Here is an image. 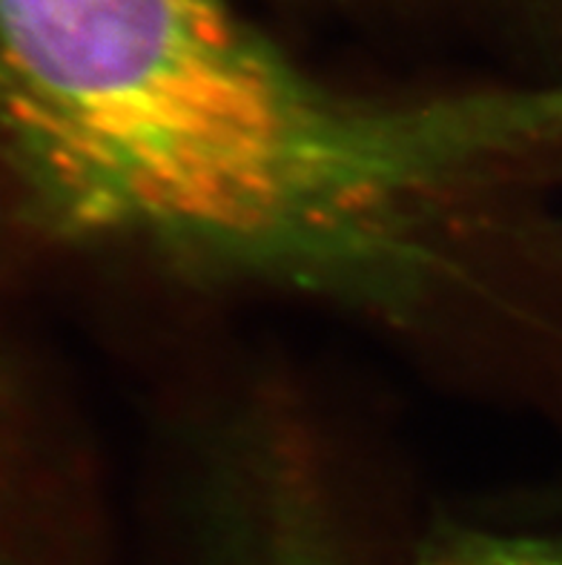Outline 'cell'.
I'll return each mask as SVG.
<instances>
[{"label": "cell", "mask_w": 562, "mask_h": 565, "mask_svg": "<svg viewBox=\"0 0 562 565\" xmlns=\"http://www.w3.org/2000/svg\"><path fill=\"white\" fill-rule=\"evenodd\" d=\"M562 143V86L364 98L230 0H0V147L61 236L407 313L468 215Z\"/></svg>", "instance_id": "1"}, {"label": "cell", "mask_w": 562, "mask_h": 565, "mask_svg": "<svg viewBox=\"0 0 562 565\" xmlns=\"http://www.w3.org/2000/svg\"><path fill=\"white\" fill-rule=\"evenodd\" d=\"M219 457L176 565H373L296 454L247 434Z\"/></svg>", "instance_id": "2"}, {"label": "cell", "mask_w": 562, "mask_h": 565, "mask_svg": "<svg viewBox=\"0 0 562 565\" xmlns=\"http://www.w3.org/2000/svg\"><path fill=\"white\" fill-rule=\"evenodd\" d=\"M407 565H562V537L540 531L439 525Z\"/></svg>", "instance_id": "3"}]
</instances>
